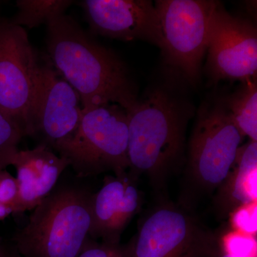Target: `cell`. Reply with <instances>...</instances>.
I'll list each match as a JSON object with an SVG mask.
<instances>
[{
  "mask_svg": "<svg viewBox=\"0 0 257 257\" xmlns=\"http://www.w3.org/2000/svg\"><path fill=\"white\" fill-rule=\"evenodd\" d=\"M25 136V131L16 121L0 112V171L12 165L19 143Z\"/></svg>",
  "mask_w": 257,
  "mask_h": 257,
  "instance_id": "17",
  "label": "cell"
},
{
  "mask_svg": "<svg viewBox=\"0 0 257 257\" xmlns=\"http://www.w3.org/2000/svg\"><path fill=\"white\" fill-rule=\"evenodd\" d=\"M138 179L128 172L108 176L101 188L92 194L91 239L120 243L123 231L143 204V196L137 184Z\"/></svg>",
  "mask_w": 257,
  "mask_h": 257,
  "instance_id": "12",
  "label": "cell"
},
{
  "mask_svg": "<svg viewBox=\"0 0 257 257\" xmlns=\"http://www.w3.org/2000/svg\"><path fill=\"white\" fill-rule=\"evenodd\" d=\"M92 32L121 40H143L163 50L155 4L150 0H84L81 3Z\"/></svg>",
  "mask_w": 257,
  "mask_h": 257,
  "instance_id": "11",
  "label": "cell"
},
{
  "mask_svg": "<svg viewBox=\"0 0 257 257\" xmlns=\"http://www.w3.org/2000/svg\"><path fill=\"white\" fill-rule=\"evenodd\" d=\"M40 64L25 29L0 20V112L32 135V107Z\"/></svg>",
  "mask_w": 257,
  "mask_h": 257,
  "instance_id": "8",
  "label": "cell"
},
{
  "mask_svg": "<svg viewBox=\"0 0 257 257\" xmlns=\"http://www.w3.org/2000/svg\"><path fill=\"white\" fill-rule=\"evenodd\" d=\"M77 257H128L126 244L97 242L88 238Z\"/></svg>",
  "mask_w": 257,
  "mask_h": 257,
  "instance_id": "19",
  "label": "cell"
},
{
  "mask_svg": "<svg viewBox=\"0 0 257 257\" xmlns=\"http://www.w3.org/2000/svg\"><path fill=\"white\" fill-rule=\"evenodd\" d=\"M235 124L243 137L257 142V87L254 79L224 99Z\"/></svg>",
  "mask_w": 257,
  "mask_h": 257,
  "instance_id": "15",
  "label": "cell"
},
{
  "mask_svg": "<svg viewBox=\"0 0 257 257\" xmlns=\"http://www.w3.org/2000/svg\"><path fill=\"white\" fill-rule=\"evenodd\" d=\"M92 193L76 187L51 192L13 236L20 257H77L89 237Z\"/></svg>",
  "mask_w": 257,
  "mask_h": 257,
  "instance_id": "3",
  "label": "cell"
},
{
  "mask_svg": "<svg viewBox=\"0 0 257 257\" xmlns=\"http://www.w3.org/2000/svg\"><path fill=\"white\" fill-rule=\"evenodd\" d=\"M215 1L159 0L155 4L167 62L190 82H197L207 52L209 20Z\"/></svg>",
  "mask_w": 257,
  "mask_h": 257,
  "instance_id": "7",
  "label": "cell"
},
{
  "mask_svg": "<svg viewBox=\"0 0 257 257\" xmlns=\"http://www.w3.org/2000/svg\"><path fill=\"white\" fill-rule=\"evenodd\" d=\"M221 252L234 257H256L254 236L236 231L225 235L220 241Z\"/></svg>",
  "mask_w": 257,
  "mask_h": 257,
  "instance_id": "18",
  "label": "cell"
},
{
  "mask_svg": "<svg viewBox=\"0 0 257 257\" xmlns=\"http://www.w3.org/2000/svg\"><path fill=\"white\" fill-rule=\"evenodd\" d=\"M257 142L240 147L234 166L216 189L214 205L219 215L256 202Z\"/></svg>",
  "mask_w": 257,
  "mask_h": 257,
  "instance_id": "14",
  "label": "cell"
},
{
  "mask_svg": "<svg viewBox=\"0 0 257 257\" xmlns=\"http://www.w3.org/2000/svg\"><path fill=\"white\" fill-rule=\"evenodd\" d=\"M219 257H234L232 256H231L230 254H228V253L221 252L220 253V255H219Z\"/></svg>",
  "mask_w": 257,
  "mask_h": 257,
  "instance_id": "24",
  "label": "cell"
},
{
  "mask_svg": "<svg viewBox=\"0 0 257 257\" xmlns=\"http://www.w3.org/2000/svg\"><path fill=\"white\" fill-rule=\"evenodd\" d=\"M126 111L128 173L162 189L182 165L189 112L168 91L156 89Z\"/></svg>",
  "mask_w": 257,
  "mask_h": 257,
  "instance_id": "2",
  "label": "cell"
},
{
  "mask_svg": "<svg viewBox=\"0 0 257 257\" xmlns=\"http://www.w3.org/2000/svg\"><path fill=\"white\" fill-rule=\"evenodd\" d=\"M128 257H219L220 240L188 207L163 202L139 223Z\"/></svg>",
  "mask_w": 257,
  "mask_h": 257,
  "instance_id": "6",
  "label": "cell"
},
{
  "mask_svg": "<svg viewBox=\"0 0 257 257\" xmlns=\"http://www.w3.org/2000/svg\"><path fill=\"white\" fill-rule=\"evenodd\" d=\"M3 257H20V256L18 254V252H17L15 248L13 251H8V250L5 248Z\"/></svg>",
  "mask_w": 257,
  "mask_h": 257,
  "instance_id": "22",
  "label": "cell"
},
{
  "mask_svg": "<svg viewBox=\"0 0 257 257\" xmlns=\"http://www.w3.org/2000/svg\"><path fill=\"white\" fill-rule=\"evenodd\" d=\"M19 187L18 213L32 211L55 188L68 161L51 147L40 144L32 150H19L13 159Z\"/></svg>",
  "mask_w": 257,
  "mask_h": 257,
  "instance_id": "13",
  "label": "cell"
},
{
  "mask_svg": "<svg viewBox=\"0 0 257 257\" xmlns=\"http://www.w3.org/2000/svg\"><path fill=\"white\" fill-rule=\"evenodd\" d=\"M69 162L79 178L111 172H128V119L126 111L107 104L83 110L75 133L53 147Z\"/></svg>",
  "mask_w": 257,
  "mask_h": 257,
  "instance_id": "5",
  "label": "cell"
},
{
  "mask_svg": "<svg viewBox=\"0 0 257 257\" xmlns=\"http://www.w3.org/2000/svg\"><path fill=\"white\" fill-rule=\"evenodd\" d=\"M4 246H3V241L0 238V257H3V252H4Z\"/></svg>",
  "mask_w": 257,
  "mask_h": 257,
  "instance_id": "23",
  "label": "cell"
},
{
  "mask_svg": "<svg viewBox=\"0 0 257 257\" xmlns=\"http://www.w3.org/2000/svg\"><path fill=\"white\" fill-rule=\"evenodd\" d=\"M207 51V70L214 80L256 79V27L230 14L219 2L211 12Z\"/></svg>",
  "mask_w": 257,
  "mask_h": 257,
  "instance_id": "9",
  "label": "cell"
},
{
  "mask_svg": "<svg viewBox=\"0 0 257 257\" xmlns=\"http://www.w3.org/2000/svg\"><path fill=\"white\" fill-rule=\"evenodd\" d=\"M83 116L80 96L54 67L40 65L32 107V135L53 148L75 133Z\"/></svg>",
  "mask_w": 257,
  "mask_h": 257,
  "instance_id": "10",
  "label": "cell"
},
{
  "mask_svg": "<svg viewBox=\"0 0 257 257\" xmlns=\"http://www.w3.org/2000/svg\"><path fill=\"white\" fill-rule=\"evenodd\" d=\"M243 138L224 99L201 107L189 143L187 201L218 189L234 166Z\"/></svg>",
  "mask_w": 257,
  "mask_h": 257,
  "instance_id": "4",
  "label": "cell"
},
{
  "mask_svg": "<svg viewBox=\"0 0 257 257\" xmlns=\"http://www.w3.org/2000/svg\"><path fill=\"white\" fill-rule=\"evenodd\" d=\"M47 25V50L56 69L80 96L83 110L107 104L127 110L138 100L124 62L87 35L72 17Z\"/></svg>",
  "mask_w": 257,
  "mask_h": 257,
  "instance_id": "1",
  "label": "cell"
},
{
  "mask_svg": "<svg viewBox=\"0 0 257 257\" xmlns=\"http://www.w3.org/2000/svg\"><path fill=\"white\" fill-rule=\"evenodd\" d=\"M73 3L69 0H19L16 2L18 13L11 22L22 28H36L65 14Z\"/></svg>",
  "mask_w": 257,
  "mask_h": 257,
  "instance_id": "16",
  "label": "cell"
},
{
  "mask_svg": "<svg viewBox=\"0 0 257 257\" xmlns=\"http://www.w3.org/2000/svg\"><path fill=\"white\" fill-rule=\"evenodd\" d=\"M0 203L18 213L19 187L16 177L7 170L0 171Z\"/></svg>",
  "mask_w": 257,
  "mask_h": 257,
  "instance_id": "21",
  "label": "cell"
},
{
  "mask_svg": "<svg viewBox=\"0 0 257 257\" xmlns=\"http://www.w3.org/2000/svg\"><path fill=\"white\" fill-rule=\"evenodd\" d=\"M232 215V223L236 231L254 236L256 232V202L239 208Z\"/></svg>",
  "mask_w": 257,
  "mask_h": 257,
  "instance_id": "20",
  "label": "cell"
}]
</instances>
